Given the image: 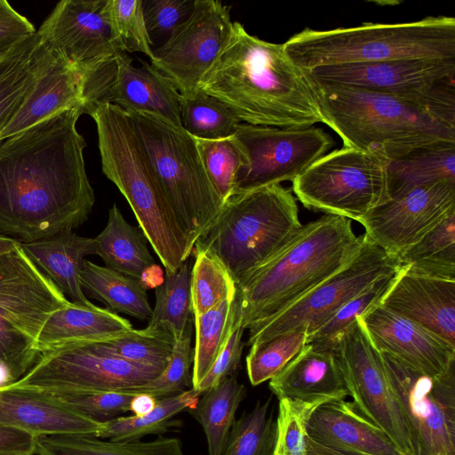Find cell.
I'll return each instance as SVG.
<instances>
[{"instance_id":"6da1fadb","label":"cell","mask_w":455,"mask_h":455,"mask_svg":"<svg viewBox=\"0 0 455 455\" xmlns=\"http://www.w3.org/2000/svg\"><path fill=\"white\" fill-rule=\"evenodd\" d=\"M81 107L0 140V234L27 243L72 231L95 203L76 128Z\"/></svg>"},{"instance_id":"7a4b0ae2","label":"cell","mask_w":455,"mask_h":455,"mask_svg":"<svg viewBox=\"0 0 455 455\" xmlns=\"http://www.w3.org/2000/svg\"><path fill=\"white\" fill-rule=\"evenodd\" d=\"M307 77L326 125L340 137L343 147L392 161L455 142V82L419 94L396 95Z\"/></svg>"},{"instance_id":"3957f363","label":"cell","mask_w":455,"mask_h":455,"mask_svg":"<svg viewBox=\"0 0 455 455\" xmlns=\"http://www.w3.org/2000/svg\"><path fill=\"white\" fill-rule=\"evenodd\" d=\"M199 90L242 123L278 128L326 124L305 70L289 59L283 44L252 36L237 21Z\"/></svg>"},{"instance_id":"277c9868","label":"cell","mask_w":455,"mask_h":455,"mask_svg":"<svg viewBox=\"0 0 455 455\" xmlns=\"http://www.w3.org/2000/svg\"><path fill=\"white\" fill-rule=\"evenodd\" d=\"M351 220L324 214L302 225L289 243L236 285L235 300L244 329L286 309L343 268L359 251Z\"/></svg>"},{"instance_id":"5b68a950","label":"cell","mask_w":455,"mask_h":455,"mask_svg":"<svg viewBox=\"0 0 455 455\" xmlns=\"http://www.w3.org/2000/svg\"><path fill=\"white\" fill-rule=\"evenodd\" d=\"M86 114L96 124L102 172L128 202L165 272H174L189 259L194 246L146 156L130 115L110 103L95 105Z\"/></svg>"},{"instance_id":"8992f818","label":"cell","mask_w":455,"mask_h":455,"mask_svg":"<svg viewBox=\"0 0 455 455\" xmlns=\"http://www.w3.org/2000/svg\"><path fill=\"white\" fill-rule=\"evenodd\" d=\"M283 44L289 59L304 70L396 60L455 59V19L430 16L328 30L307 28Z\"/></svg>"},{"instance_id":"52a82bcc","label":"cell","mask_w":455,"mask_h":455,"mask_svg":"<svg viewBox=\"0 0 455 455\" xmlns=\"http://www.w3.org/2000/svg\"><path fill=\"white\" fill-rule=\"evenodd\" d=\"M301 227L296 199L280 184L236 191L223 203L193 249L215 255L237 285L283 249Z\"/></svg>"},{"instance_id":"ba28073f","label":"cell","mask_w":455,"mask_h":455,"mask_svg":"<svg viewBox=\"0 0 455 455\" xmlns=\"http://www.w3.org/2000/svg\"><path fill=\"white\" fill-rule=\"evenodd\" d=\"M128 114L146 156L194 246L223 205L207 176L196 139L161 116L141 112Z\"/></svg>"},{"instance_id":"9c48e42d","label":"cell","mask_w":455,"mask_h":455,"mask_svg":"<svg viewBox=\"0 0 455 455\" xmlns=\"http://www.w3.org/2000/svg\"><path fill=\"white\" fill-rule=\"evenodd\" d=\"M70 302L20 243L0 255L1 386L16 382L34 366L41 355L36 346L41 329Z\"/></svg>"},{"instance_id":"30bf717a","label":"cell","mask_w":455,"mask_h":455,"mask_svg":"<svg viewBox=\"0 0 455 455\" xmlns=\"http://www.w3.org/2000/svg\"><path fill=\"white\" fill-rule=\"evenodd\" d=\"M388 161L343 147L313 163L292 181V190L308 209L359 221L390 197Z\"/></svg>"},{"instance_id":"8fae6325","label":"cell","mask_w":455,"mask_h":455,"mask_svg":"<svg viewBox=\"0 0 455 455\" xmlns=\"http://www.w3.org/2000/svg\"><path fill=\"white\" fill-rule=\"evenodd\" d=\"M161 373L113 355L100 341H80L44 352L22 378L6 386L39 391H123Z\"/></svg>"},{"instance_id":"7c38bea8","label":"cell","mask_w":455,"mask_h":455,"mask_svg":"<svg viewBox=\"0 0 455 455\" xmlns=\"http://www.w3.org/2000/svg\"><path fill=\"white\" fill-rule=\"evenodd\" d=\"M401 267L398 256L388 253L364 235L359 251L343 268L277 315L250 326L246 344L251 346L296 330H304L308 336L348 300Z\"/></svg>"},{"instance_id":"4fadbf2b","label":"cell","mask_w":455,"mask_h":455,"mask_svg":"<svg viewBox=\"0 0 455 455\" xmlns=\"http://www.w3.org/2000/svg\"><path fill=\"white\" fill-rule=\"evenodd\" d=\"M381 355L414 455H455V366L435 376Z\"/></svg>"},{"instance_id":"5bb4252c","label":"cell","mask_w":455,"mask_h":455,"mask_svg":"<svg viewBox=\"0 0 455 455\" xmlns=\"http://www.w3.org/2000/svg\"><path fill=\"white\" fill-rule=\"evenodd\" d=\"M333 350L357 411L384 431L403 455H414L382 355L359 318L337 339Z\"/></svg>"},{"instance_id":"9a60e30c","label":"cell","mask_w":455,"mask_h":455,"mask_svg":"<svg viewBox=\"0 0 455 455\" xmlns=\"http://www.w3.org/2000/svg\"><path fill=\"white\" fill-rule=\"evenodd\" d=\"M235 135L248 157L235 192L293 181L333 146L332 138L314 125L278 128L240 123Z\"/></svg>"},{"instance_id":"2e32d148","label":"cell","mask_w":455,"mask_h":455,"mask_svg":"<svg viewBox=\"0 0 455 455\" xmlns=\"http://www.w3.org/2000/svg\"><path fill=\"white\" fill-rule=\"evenodd\" d=\"M230 6L196 0L188 19L153 50L151 65L183 96L195 94L222 51L233 28Z\"/></svg>"},{"instance_id":"e0dca14e","label":"cell","mask_w":455,"mask_h":455,"mask_svg":"<svg viewBox=\"0 0 455 455\" xmlns=\"http://www.w3.org/2000/svg\"><path fill=\"white\" fill-rule=\"evenodd\" d=\"M132 65L125 52L81 74L84 113L92 107L110 103L128 113H148L182 127L181 94L171 81L148 62Z\"/></svg>"},{"instance_id":"ac0fdd59","label":"cell","mask_w":455,"mask_h":455,"mask_svg":"<svg viewBox=\"0 0 455 455\" xmlns=\"http://www.w3.org/2000/svg\"><path fill=\"white\" fill-rule=\"evenodd\" d=\"M36 33L48 50L80 74L124 52L113 35L108 0H62Z\"/></svg>"},{"instance_id":"d6986e66","label":"cell","mask_w":455,"mask_h":455,"mask_svg":"<svg viewBox=\"0 0 455 455\" xmlns=\"http://www.w3.org/2000/svg\"><path fill=\"white\" fill-rule=\"evenodd\" d=\"M455 211V182L415 188L375 207L358 222L371 242L398 256Z\"/></svg>"},{"instance_id":"ffe728a7","label":"cell","mask_w":455,"mask_h":455,"mask_svg":"<svg viewBox=\"0 0 455 455\" xmlns=\"http://www.w3.org/2000/svg\"><path fill=\"white\" fill-rule=\"evenodd\" d=\"M305 72L312 79L326 84L386 94L412 95L455 82V59H409L327 65Z\"/></svg>"},{"instance_id":"44dd1931","label":"cell","mask_w":455,"mask_h":455,"mask_svg":"<svg viewBox=\"0 0 455 455\" xmlns=\"http://www.w3.org/2000/svg\"><path fill=\"white\" fill-rule=\"evenodd\" d=\"M378 350L429 375L455 366V346L379 304L359 318Z\"/></svg>"},{"instance_id":"7402d4cb","label":"cell","mask_w":455,"mask_h":455,"mask_svg":"<svg viewBox=\"0 0 455 455\" xmlns=\"http://www.w3.org/2000/svg\"><path fill=\"white\" fill-rule=\"evenodd\" d=\"M380 304L455 346V280L411 273L402 266Z\"/></svg>"},{"instance_id":"603a6c76","label":"cell","mask_w":455,"mask_h":455,"mask_svg":"<svg viewBox=\"0 0 455 455\" xmlns=\"http://www.w3.org/2000/svg\"><path fill=\"white\" fill-rule=\"evenodd\" d=\"M307 435L315 443L346 454L403 455L384 431L346 399L315 408L307 422Z\"/></svg>"},{"instance_id":"cb8c5ba5","label":"cell","mask_w":455,"mask_h":455,"mask_svg":"<svg viewBox=\"0 0 455 455\" xmlns=\"http://www.w3.org/2000/svg\"><path fill=\"white\" fill-rule=\"evenodd\" d=\"M0 425L36 435L98 437L103 423L69 409L44 392L0 386Z\"/></svg>"},{"instance_id":"d4e9b609","label":"cell","mask_w":455,"mask_h":455,"mask_svg":"<svg viewBox=\"0 0 455 455\" xmlns=\"http://www.w3.org/2000/svg\"><path fill=\"white\" fill-rule=\"evenodd\" d=\"M269 388L280 399L317 407L349 396L333 348L307 343L302 350L273 379Z\"/></svg>"},{"instance_id":"484cf974","label":"cell","mask_w":455,"mask_h":455,"mask_svg":"<svg viewBox=\"0 0 455 455\" xmlns=\"http://www.w3.org/2000/svg\"><path fill=\"white\" fill-rule=\"evenodd\" d=\"M76 107L84 108L81 74L53 54L40 41V60L34 86L0 132V140L60 111Z\"/></svg>"},{"instance_id":"4316f807","label":"cell","mask_w":455,"mask_h":455,"mask_svg":"<svg viewBox=\"0 0 455 455\" xmlns=\"http://www.w3.org/2000/svg\"><path fill=\"white\" fill-rule=\"evenodd\" d=\"M20 245L36 267L67 298H70L72 303L94 306L86 298L80 278L85 257L96 254L94 238L68 231Z\"/></svg>"},{"instance_id":"83f0119b","label":"cell","mask_w":455,"mask_h":455,"mask_svg":"<svg viewBox=\"0 0 455 455\" xmlns=\"http://www.w3.org/2000/svg\"><path fill=\"white\" fill-rule=\"evenodd\" d=\"M132 328L129 320L107 308L70 302L49 316L38 335L36 346L43 354L68 343L108 339Z\"/></svg>"},{"instance_id":"f1b7e54d","label":"cell","mask_w":455,"mask_h":455,"mask_svg":"<svg viewBox=\"0 0 455 455\" xmlns=\"http://www.w3.org/2000/svg\"><path fill=\"white\" fill-rule=\"evenodd\" d=\"M147 241L141 229L129 224L114 204L108 210L106 227L94 238L96 255L107 267L143 283L146 274L155 266Z\"/></svg>"},{"instance_id":"f546056e","label":"cell","mask_w":455,"mask_h":455,"mask_svg":"<svg viewBox=\"0 0 455 455\" xmlns=\"http://www.w3.org/2000/svg\"><path fill=\"white\" fill-rule=\"evenodd\" d=\"M443 180L455 182V142L421 148L388 161L390 199L415 188Z\"/></svg>"},{"instance_id":"4dcf8cb0","label":"cell","mask_w":455,"mask_h":455,"mask_svg":"<svg viewBox=\"0 0 455 455\" xmlns=\"http://www.w3.org/2000/svg\"><path fill=\"white\" fill-rule=\"evenodd\" d=\"M80 278L82 288L109 311L140 320L150 319L153 308L147 286L141 282L86 259Z\"/></svg>"},{"instance_id":"1f68e13d","label":"cell","mask_w":455,"mask_h":455,"mask_svg":"<svg viewBox=\"0 0 455 455\" xmlns=\"http://www.w3.org/2000/svg\"><path fill=\"white\" fill-rule=\"evenodd\" d=\"M36 455H184V451L175 437L113 442L94 436L55 435L36 436Z\"/></svg>"},{"instance_id":"d6a6232c","label":"cell","mask_w":455,"mask_h":455,"mask_svg":"<svg viewBox=\"0 0 455 455\" xmlns=\"http://www.w3.org/2000/svg\"><path fill=\"white\" fill-rule=\"evenodd\" d=\"M202 395L190 411L204 429L208 455H222L236 411L245 398L246 388L233 375Z\"/></svg>"},{"instance_id":"836d02e7","label":"cell","mask_w":455,"mask_h":455,"mask_svg":"<svg viewBox=\"0 0 455 455\" xmlns=\"http://www.w3.org/2000/svg\"><path fill=\"white\" fill-rule=\"evenodd\" d=\"M39 60L37 33L0 60V132L33 88Z\"/></svg>"},{"instance_id":"e575fe53","label":"cell","mask_w":455,"mask_h":455,"mask_svg":"<svg viewBox=\"0 0 455 455\" xmlns=\"http://www.w3.org/2000/svg\"><path fill=\"white\" fill-rule=\"evenodd\" d=\"M398 258L411 273L455 280V211Z\"/></svg>"},{"instance_id":"d590c367","label":"cell","mask_w":455,"mask_h":455,"mask_svg":"<svg viewBox=\"0 0 455 455\" xmlns=\"http://www.w3.org/2000/svg\"><path fill=\"white\" fill-rule=\"evenodd\" d=\"M200 395L192 387L178 395L159 398L155 408L141 416H120L103 422L98 438L113 442L138 441L166 432L172 419L184 410L194 409Z\"/></svg>"},{"instance_id":"8d00e7d4","label":"cell","mask_w":455,"mask_h":455,"mask_svg":"<svg viewBox=\"0 0 455 455\" xmlns=\"http://www.w3.org/2000/svg\"><path fill=\"white\" fill-rule=\"evenodd\" d=\"M106 350L115 356L137 364L164 371L171 358L175 338L165 325H148L100 340Z\"/></svg>"},{"instance_id":"74e56055","label":"cell","mask_w":455,"mask_h":455,"mask_svg":"<svg viewBox=\"0 0 455 455\" xmlns=\"http://www.w3.org/2000/svg\"><path fill=\"white\" fill-rule=\"evenodd\" d=\"M188 259L174 272H165L164 280L155 287L156 303L148 324L168 326L175 339L184 333L192 313V267Z\"/></svg>"},{"instance_id":"f35d334b","label":"cell","mask_w":455,"mask_h":455,"mask_svg":"<svg viewBox=\"0 0 455 455\" xmlns=\"http://www.w3.org/2000/svg\"><path fill=\"white\" fill-rule=\"evenodd\" d=\"M235 314L233 298L222 301L201 315L193 316L196 343L192 388L199 384L224 347L234 323Z\"/></svg>"},{"instance_id":"ab89813d","label":"cell","mask_w":455,"mask_h":455,"mask_svg":"<svg viewBox=\"0 0 455 455\" xmlns=\"http://www.w3.org/2000/svg\"><path fill=\"white\" fill-rule=\"evenodd\" d=\"M191 269L192 315L198 316L222 301L233 299L236 284L223 263L212 252L193 249Z\"/></svg>"},{"instance_id":"60d3db41","label":"cell","mask_w":455,"mask_h":455,"mask_svg":"<svg viewBox=\"0 0 455 455\" xmlns=\"http://www.w3.org/2000/svg\"><path fill=\"white\" fill-rule=\"evenodd\" d=\"M196 141L207 176L224 203L235 191L239 172L248 165L245 149L235 134L219 140L196 139Z\"/></svg>"},{"instance_id":"b9f144b4","label":"cell","mask_w":455,"mask_h":455,"mask_svg":"<svg viewBox=\"0 0 455 455\" xmlns=\"http://www.w3.org/2000/svg\"><path fill=\"white\" fill-rule=\"evenodd\" d=\"M180 120L183 129L203 140L234 135L242 123L223 103L200 90L189 96L181 95Z\"/></svg>"},{"instance_id":"7bdbcfd3","label":"cell","mask_w":455,"mask_h":455,"mask_svg":"<svg viewBox=\"0 0 455 455\" xmlns=\"http://www.w3.org/2000/svg\"><path fill=\"white\" fill-rule=\"evenodd\" d=\"M270 399L258 402L235 419L222 455H273L276 427L269 412Z\"/></svg>"},{"instance_id":"ee69618b","label":"cell","mask_w":455,"mask_h":455,"mask_svg":"<svg viewBox=\"0 0 455 455\" xmlns=\"http://www.w3.org/2000/svg\"><path fill=\"white\" fill-rule=\"evenodd\" d=\"M307 333L296 330L251 344L246 356V370L252 386L276 376L305 347Z\"/></svg>"},{"instance_id":"f6af8a7d","label":"cell","mask_w":455,"mask_h":455,"mask_svg":"<svg viewBox=\"0 0 455 455\" xmlns=\"http://www.w3.org/2000/svg\"><path fill=\"white\" fill-rule=\"evenodd\" d=\"M400 269L379 278L366 290L348 300L329 320L307 336V343H316L333 348L337 339L358 318L381 303Z\"/></svg>"},{"instance_id":"bcb514c9","label":"cell","mask_w":455,"mask_h":455,"mask_svg":"<svg viewBox=\"0 0 455 455\" xmlns=\"http://www.w3.org/2000/svg\"><path fill=\"white\" fill-rule=\"evenodd\" d=\"M193 322L190 320L180 338L175 339L169 363L162 373L153 380L132 388L124 390L135 394H148L156 399L178 395L192 385L190 369L194 361L191 345Z\"/></svg>"},{"instance_id":"7dc6e473","label":"cell","mask_w":455,"mask_h":455,"mask_svg":"<svg viewBox=\"0 0 455 455\" xmlns=\"http://www.w3.org/2000/svg\"><path fill=\"white\" fill-rule=\"evenodd\" d=\"M109 20L116 41L124 52H142L153 58L143 0H108Z\"/></svg>"},{"instance_id":"c3c4849f","label":"cell","mask_w":455,"mask_h":455,"mask_svg":"<svg viewBox=\"0 0 455 455\" xmlns=\"http://www.w3.org/2000/svg\"><path fill=\"white\" fill-rule=\"evenodd\" d=\"M39 391V390H38ZM69 409L103 423L130 411L135 393L128 391H42Z\"/></svg>"},{"instance_id":"681fc988","label":"cell","mask_w":455,"mask_h":455,"mask_svg":"<svg viewBox=\"0 0 455 455\" xmlns=\"http://www.w3.org/2000/svg\"><path fill=\"white\" fill-rule=\"evenodd\" d=\"M315 408L286 398L279 400L273 455H306L307 422Z\"/></svg>"},{"instance_id":"f907efd6","label":"cell","mask_w":455,"mask_h":455,"mask_svg":"<svg viewBox=\"0 0 455 455\" xmlns=\"http://www.w3.org/2000/svg\"><path fill=\"white\" fill-rule=\"evenodd\" d=\"M195 3L196 0L143 1L144 20L151 44L156 40L165 42L188 19Z\"/></svg>"},{"instance_id":"816d5d0a","label":"cell","mask_w":455,"mask_h":455,"mask_svg":"<svg viewBox=\"0 0 455 455\" xmlns=\"http://www.w3.org/2000/svg\"><path fill=\"white\" fill-rule=\"evenodd\" d=\"M235 306L234 323L224 347L199 384L193 388L200 395L226 378L233 376L240 363L244 347L242 339L245 329L242 326L240 312L235 300Z\"/></svg>"},{"instance_id":"f5cc1de1","label":"cell","mask_w":455,"mask_h":455,"mask_svg":"<svg viewBox=\"0 0 455 455\" xmlns=\"http://www.w3.org/2000/svg\"><path fill=\"white\" fill-rule=\"evenodd\" d=\"M36 33L30 21L5 0H0V60Z\"/></svg>"},{"instance_id":"db71d44e","label":"cell","mask_w":455,"mask_h":455,"mask_svg":"<svg viewBox=\"0 0 455 455\" xmlns=\"http://www.w3.org/2000/svg\"><path fill=\"white\" fill-rule=\"evenodd\" d=\"M36 435L0 425V455H36Z\"/></svg>"},{"instance_id":"11a10c76","label":"cell","mask_w":455,"mask_h":455,"mask_svg":"<svg viewBox=\"0 0 455 455\" xmlns=\"http://www.w3.org/2000/svg\"><path fill=\"white\" fill-rule=\"evenodd\" d=\"M156 401L157 399L156 397L148 394H136L131 401L130 411L135 416L147 414L155 408Z\"/></svg>"},{"instance_id":"9f6ffc18","label":"cell","mask_w":455,"mask_h":455,"mask_svg":"<svg viewBox=\"0 0 455 455\" xmlns=\"http://www.w3.org/2000/svg\"><path fill=\"white\" fill-rule=\"evenodd\" d=\"M306 455H353L339 452L329 448L321 446L307 437Z\"/></svg>"},{"instance_id":"6f0895ef","label":"cell","mask_w":455,"mask_h":455,"mask_svg":"<svg viewBox=\"0 0 455 455\" xmlns=\"http://www.w3.org/2000/svg\"><path fill=\"white\" fill-rule=\"evenodd\" d=\"M19 243L16 240L0 234V255L11 251Z\"/></svg>"}]
</instances>
